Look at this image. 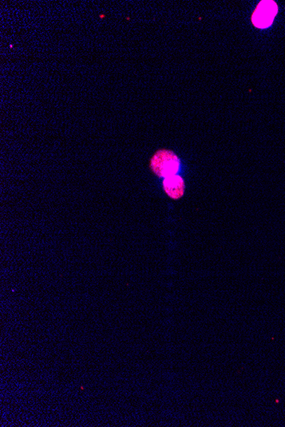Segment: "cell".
<instances>
[{"label":"cell","instance_id":"7a4b0ae2","mask_svg":"<svg viewBox=\"0 0 285 427\" xmlns=\"http://www.w3.org/2000/svg\"><path fill=\"white\" fill-rule=\"evenodd\" d=\"M278 11L279 8L275 1H260L251 17L253 25L258 29H267L272 25Z\"/></svg>","mask_w":285,"mask_h":427},{"label":"cell","instance_id":"6da1fadb","mask_svg":"<svg viewBox=\"0 0 285 427\" xmlns=\"http://www.w3.org/2000/svg\"><path fill=\"white\" fill-rule=\"evenodd\" d=\"M150 167L157 176L166 179L179 172L180 161L176 154L171 150L160 149L154 154Z\"/></svg>","mask_w":285,"mask_h":427},{"label":"cell","instance_id":"3957f363","mask_svg":"<svg viewBox=\"0 0 285 427\" xmlns=\"http://www.w3.org/2000/svg\"><path fill=\"white\" fill-rule=\"evenodd\" d=\"M162 186L168 196L173 200H179L184 196L185 191V181L180 175L166 177L162 182Z\"/></svg>","mask_w":285,"mask_h":427}]
</instances>
